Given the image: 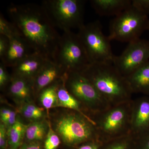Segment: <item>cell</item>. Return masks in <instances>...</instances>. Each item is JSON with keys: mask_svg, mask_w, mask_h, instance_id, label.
Wrapping results in <instances>:
<instances>
[{"mask_svg": "<svg viewBox=\"0 0 149 149\" xmlns=\"http://www.w3.org/2000/svg\"><path fill=\"white\" fill-rule=\"evenodd\" d=\"M7 13L32 51L53 60L61 35L42 5H11Z\"/></svg>", "mask_w": 149, "mask_h": 149, "instance_id": "obj_1", "label": "cell"}, {"mask_svg": "<svg viewBox=\"0 0 149 149\" xmlns=\"http://www.w3.org/2000/svg\"><path fill=\"white\" fill-rule=\"evenodd\" d=\"M80 73L111 106L132 100L133 93L128 80L113 63H91Z\"/></svg>", "mask_w": 149, "mask_h": 149, "instance_id": "obj_2", "label": "cell"}, {"mask_svg": "<svg viewBox=\"0 0 149 149\" xmlns=\"http://www.w3.org/2000/svg\"><path fill=\"white\" fill-rule=\"evenodd\" d=\"M132 101L112 106L92 116L102 143L130 134Z\"/></svg>", "mask_w": 149, "mask_h": 149, "instance_id": "obj_3", "label": "cell"}, {"mask_svg": "<svg viewBox=\"0 0 149 149\" xmlns=\"http://www.w3.org/2000/svg\"><path fill=\"white\" fill-rule=\"evenodd\" d=\"M53 129L69 146H77L98 140L94 123L79 113L70 110L57 118Z\"/></svg>", "mask_w": 149, "mask_h": 149, "instance_id": "obj_4", "label": "cell"}, {"mask_svg": "<svg viewBox=\"0 0 149 149\" xmlns=\"http://www.w3.org/2000/svg\"><path fill=\"white\" fill-rule=\"evenodd\" d=\"M64 84L68 92L81 104L92 119L93 115L111 106L94 85L80 72H66Z\"/></svg>", "mask_w": 149, "mask_h": 149, "instance_id": "obj_5", "label": "cell"}, {"mask_svg": "<svg viewBox=\"0 0 149 149\" xmlns=\"http://www.w3.org/2000/svg\"><path fill=\"white\" fill-rule=\"evenodd\" d=\"M53 60L66 73L81 72L91 63L80 37L72 31L61 35Z\"/></svg>", "mask_w": 149, "mask_h": 149, "instance_id": "obj_6", "label": "cell"}, {"mask_svg": "<svg viewBox=\"0 0 149 149\" xmlns=\"http://www.w3.org/2000/svg\"><path fill=\"white\" fill-rule=\"evenodd\" d=\"M85 3L83 0H47L42 5L55 27L64 32L84 25Z\"/></svg>", "mask_w": 149, "mask_h": 149, "instance_id": "obj_7", "label": "cell"}, {"mask_svg": "<svg viewBox=\"0 0 149 149\" xmlns=\"http://www.w3.org/2000/svg\"><path fill=\"white\" fill-rule=\"evenodd\" d=\"M149 27L148 15L131 5L112 20L108 37L111 41L115 40L129 43L140 39Z\"/></svg>", "mask_w": 149, "mask_h": 149, "instance_id": "obj_8", "label": "cell"}, {"mask_svg": "<svg viewBox=\"0 0 149 149\" xmlns=\"http://www.w3.org/2000/svg\"><path fill=\"white\" fill-rule=\"evenodd\" d=\"M77 35L85 49L91 63H113L112 53L108 37L104 35L98 21L84 24Z\"/></svg>", "mask_w": 149, "mask_h": 149, "instance_id": "obj_9", "label": "cell"}, {"mask_svg": "<svg viewBox=\"0 0 149 149\" xmlns=\"http://www.w3.org/2000/svg\"><path fill=\"white\" fill-rule=\"evenodd\" d=\"M149 61V41L139 39L128 43L122 53L115 56L113 64L127 77Z\"/></svg>", "mask_w": 149, "mask_h": 149, "instance_id": "obj_10", "label": "cell"}, {"mask_svg": "<svg viewBox=\"0 0 149 149\" xmlns=\"http://www.w3.org/2000/svg\"><path fill=\"white\" fill-rule=\"evenodd\" d=\"M130 135L135 141L149 136V97L132 101Z\"/></svg>", "mask_w": 149, "mask_h": 149, "instance_id": "obj_11", "label": "cell"}, {"mask_svg": "<svg viewBox=\"0 0 149 149\" xmlns=\"http://www.w3.org/2000/svg\"><path fill=\"white\" fill-rule=\"evenodd\" d=\"M65 73L59 65L49 59L32 80L35 94L61 79Z\"/></svg>", "mask_w": 149, "mask_h": 149, "instance_id": "obj_12", "label": "cell"}, {"mask_svg": "<svg viewBox=\"0 0 149 149\" xmlns=\"http://www.w3.org/2000/svg\"><path fill=\"white\" fill-rule=\"evenodd\" d=\"M8 49L1 62L7 67L12 68L35 52L32 51L19 33L9 39Z\"/></svg>", "mask_w": 149, "mask_h": 149, "instance_id": "obj_13", "label": "cell"}, {"mask_svg": "<svg viewBox=\"0 0 149 149\" xmlns=\"http://www.w3.org/2000/svg\"><path fill=\"white\" fill-rule=\"evenodd\" d=\"M49 59H51L37 53H33L12 68V76L33 80Z\"/></svg>", "mask_w": 149, "mask_h": 149, "instance_id": "obj_14", "label": "cell"}, {"mask_svg": "<svg viewBox=\"0 0 149 149\" xmlns=\"http://www.w3.org/2000/svg\"><path fill=\"white\" fill-rule=\"evenodd\" d=\"M8 93L15 101L24 104L31 100L35 95L32 80L19 77L12 76L8 86Z\"/></svg>", "mask_w": 149, "mask_h": 149, "instance_id": "obj_15", "label": "cell"}, {"mask_svg": "<svg viewBox=\"0 0 149 149\" xmlns=\"http://www.w3.org/2000/svg\"><path fill=\"white\" fill-rule=\"evenodd\" d=\"M91 5L101 16H116L131 6L130 0H92Z\"/></svg>", "mask_w": 149, "mask_h": 149, "instance_id": "obj_16", "label": "cell"}, {"mask_svg": "<svg viewBox=\"0 0 149 149\" xmlns=\"http://www.w3.org/2000/svg\"><path fill=\"white\" fill-rule=\"evenodd\" d=\"M126 78L133 93L149 96V61Z\"/></svg>", "mask_w": 149, "mask_h": 149, "instance_id": "obj_17", "label": "cell"}, {"mask_svg": "<svg viewBox=\"0 0 149 149\" xmlns=\"http://www.w3.org/2000/svg\"><path fill=\"white\" fill-rule=\"evenodd\" d=\"M64 76L63 77L57 90V107H63L68 110L77 112L88 118L91 122L95 123L89 116L81 104L68 92L64 84Z\"/></svg>", "mask_w": 149, "mask_h": 149, "instance_id": "obj_18", "label": "cell"}, {"mask_svg": "<svg viewBox=\"0 0 149 149\" xmlns=\"http://www.w3.org/2000/svg\"><path fill=\"white\" fill-rule=\"evenodd\" d=\"M49 127V125L43 120L32 122L27 125L25 138L32 142L41 141L47 136Z\"/></svg>", "mask_w": 149, "mask_h": 149, "instance_id": "obj_19", "label": "cell"}, {"mask_svg": "<svg viewBox=\"0 0 149 149\" xmlns=\"http://www.w3.org/2000/svg\"><path fill=\"white\" fill-rule=\"evenodd\" d=\"M63 77L60 80L45 88L39 93L40 101L43 107L47 111L52 108L57 107L58 88Z\"/></svg>", "mask_w": 149, "mask_h": 149, "instance_id": "obj_20", "label": "cell"}, {"mask_svg": "<svg viewBox=\"0 0 149 149\" xmlns=\"http://www.w3.org/2000/svg\"><path fill=\"white\" fill-rule=\"evenodd\" d=\"M27 125L17 120L7 129L8 144L10 149H17L21 146L25 138Z\"/></svg>", "mask_w": 149, "mask_h": 149, "instance_id": "obj_21", "label": "cell"}, {"mask_svg": "<svg viewBox=\"0 0 149 149\" xmlns=\"http://www.w3.org/2000/svg\"><path fill=\"white\" fill-rule=\"evenodd\" d=\"M135 140L130 134L102 143L99 149H134Z\"/></svg>", "mask_w": 149, "mask_h": 149, "instance_id": "obj_22", "label": "cell"}, {"mask_svg": "<svg viewBox=\"0 0 149 149\" xmlns=\"http://www.w3.org/2000/svg\"><path fill=\"white\" fill-rule=\"evenodd\" d=\"M19 111L25 118L32 122L42 120L44 115L43 108L30 103L22 105Z\"/></svg>", "mask_w": 149, "mask_h": 149, "instance_id": "obj_23", "label": "cell"}, {"mask_svg": "<svg viewBox=\"0 0 149 149\" xmlns=\"http://www.w3.org/2000/svg\"><path fill=\"white\" fill-rule=\"evenodd\" d=\"M19 32L16 27L11 22L7 20L1 13L0 15V35H3L8 39Z\"/></svg>", "mask_w": 149, "mask_h": 149, "instance_id": "obj_24", "label": "cell"}, {"mask_svg": "<svg viewBox=\"0 0 149 149\" xmlns=\"http://www.w3.org/2000/svg\"><path fill=\"white\" fill-rule=\"evenodd\" d=\"M61 143L59 136L49 125L44 144L45 149H56Z\"/></svg>", "mask_w": 149, "mask_h": 149, "instance_id": "obj_25", "label": "cell"}, {"mask_svg": "<svg viewBox=\"0 0 149 149\" xmlns=\"http://www.w3.org/2000/svg\"><path fill=\"white\" fill-rule=\"evenodd\" d=\"M7 67L3 63H0V88L3 89L8 86L12 79V75L9 74Z\"/></svg>", "mask_w": 149, "mask_h": 149, "instance_id": "obj_26", "label": "cell"}, {"mask_svg": "<svg viewBox=\"0 0 149 149\" xmlns=\"http://www.w3.org/2000/svg\"><path fill=\"white\" fill-rule=\"evenodd\" d=\"M133 7L146 15H149V0H132Z\"/></svg>", "mask_w": 149, "mask_h": 149, "instance_id": "obj_27", "label": "cell"}, {"mask_svg": "<svg viewBox=\"0 0 149 149\" xmlns=\"http://www.w3.org/2000/svg\"><path fill=\"white\" fill-rule=\"evenodd\" d=\"M8 145V137L6 127L1 123L0 125V147L1 149H6Z\"/></svg>", "mask_w": 149, "mask_h": 149, "instance_id": "obj_28", "label": "cell"}, {"mask_svg": "<svg viewBox=\"0 0 149 149\" xmlns=\"http://www.w3.org/2000/svg\"><path fill=\"white\" fill-rule=\"evenodd\" d=\"M9 40L7 37L0 35V58H2L8 49Z\"/></svg>", "mask_w": 149, "mask_h": 149, "instance_id": "obj_29", "label": "cell"}, {"mask_svg": "<svg viewBox=\"0 0 149 149\" xmlns=\"http://www.w3.org/2000/svg\"><path fill=\"white\" fill-rule=\"evenodd\" d=\"M102 143L99 140L89 141L81 144L78 149H99Z\"/></svg>", "mask_w": 149, "mask_h": 149, "instance_id": "obj_30", "label": "cell"}, {"mask_svg": "<svg viewBox=\"0 0 149 149\" xmlns=\"http://www.w3.org/2000/svg\"><path fill=\"white\" fill-rule=\"evenodd\" d=\"M135 142V149H149V136Z\"/></svg>", "mask_w": 149, "mask_h": 149, "instance_id": "obj_31", "label": "cell"}, {"mask_svg": "<svg viewBox=\"0 0 149 149\" xmlns=\"http://www.w3.org/2000/svg\"><path fill=\"white\" fill-rule=\"evenodd\" d=\"M20 149H41L40 145L37 143L32 142L30 143L23 144Z\"/></svg>", "mask_w": 149, "mask_h": 149, "instance_id": "obj_32", "label": "cell"}, {"mask_svg": "<svg viewBox=\"0 0 149 149\" xmlns=\"http://www.w3.org/2000/svg\"><path fill=\"white\" fill-rule=\"evenodd\" d=\"M13 111L12 110L8 108H2L1 109V120L8 117L13 112Z\"/></svg>", "mask_w": 149, "mask_h": 149, "instance_id": "obj_33", "label": "cell"}, {"mask_svg": "<svg viewBox=\"0 0 149 149\" xmlns=\"http://www.w3.org/2000/svg\"><path fill=\"white\" fill-rule=\"evenodd\" d=\"M148 30H149V28H148Z\"/></svg>", "mask_w": 149, "mask_h": 149, "instance_id": "obj_34", "label": "cell"}]
</instances>
